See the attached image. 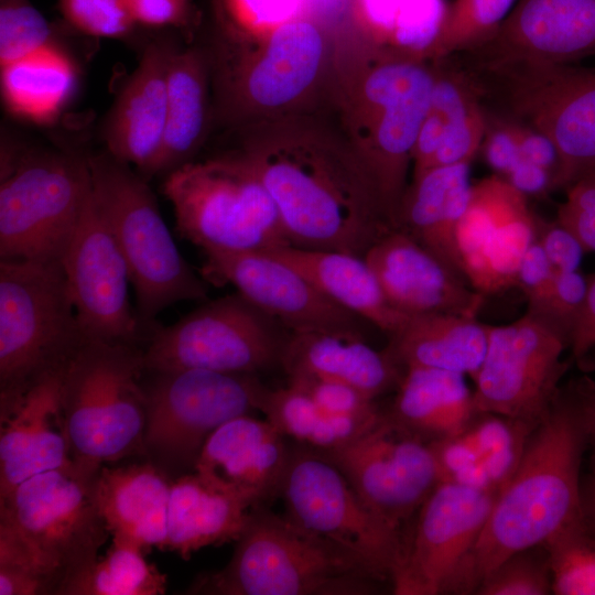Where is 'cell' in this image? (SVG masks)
Instances as JSON below:
<instances>
[{"mask_svg":"<svg viewBox=\"0 0 595 595\" xmlns=\"http://www.w3.org/2000/svg\"><path fill=\"white\" fill-rule=\"evenodd\" d=\"M321 454L371 511L399 530L442 482L430 443L388 413L351 442Z\"/></svg>","mask_w":595,"mask_h":595,"instance_id":"17","label":"cell"},{"mask_svg":"<svg viewBox=\"0 0 595 595\" xmlns=\"http://www.w3.org/2000/svg\"><path fill=\"white\" fill-rule=\"evenodd\" d=\"M565 348L567 340L529 312L508 325H489L485 357L473 378L476 411L537 426L569 368L561 360Z\"/></svg>","mask_w":595,"mask_h":595,"instance_id":"16","label":"cell"},{"mask_svg":"<svg viewBox=\"0 0 595 595\" xmlns=\"http://www.w3.org/2000/svg\"><path fill=\"white\" fill-rule=\"evenodd\" d=\"M556 595H595V536L585 521L544 542Z\"/></svg>","mask_w":595,"mask_h":595,"instance_id":"42","label":"cell"},{"mask_svg":"<svg viewBox=\"0 0 595 595\" xmlns=\"http://www.w3.org/2000/svg\"><path fill=\"white\" fill-rule=\"evenodd\" d=\"M144 453L158 463L194 464L209 435L227 421L259 411L267 387L257 375L205 369L149 372Z\"/></svg>","mask_w":595,"mask_h":595,"instance_id":"15","label":"cell"},{"mask_svg":"<svg viewBox=\"0 0 595 595\" xmlns=\"http://www.w3.org/2000/svg\"><path fill=\"white\" fill-rule=\"evenodd\" d=\"M216 33L230 39L264 35L312 11L305 0H216Z\"/></svg>","mask_w":595,"mask_h":595,"instance_id":"43","label":"cell"},{"mask_svg":"<svg viewBox=\"0 0 595 595\" xmlns=\"http://www.w3.org/2000/svg\"><path fill=\"white\" fill-rule=\"evenodd\" d=\"M262 252L288 262L333 302L389 336L410 317L389 304L375 273L361 256L291 245Z\"/></svg>","mask_w":595,"mask_h":595,"instance_id":"32","label":"cell"},{"mask_svg":"<svg viewBox=\"0 0 595 595\" xmlns=\"http://www.w3.org/2000/svg\"><path fill=\"white\" fill-rule=\"evenodd\" d=\"M166 585V575L140 548L112 538L106 554L72 577L58 595H161Z\"/></svg>","mask_w":595,"mask_h":595,"instance_id":"38","label":"cell"},{"mask_svg":"<svg viewBox=\"0 0 595 595\" xmlns=\"http://www.w3.org/2000/svg\"><path fill=\"white\" fill-rule=\"evenodd\" d=\"M267 419L234 418L204 443L194 472L210 482L264 504L280 495L290 447Z\"/></svg>","mask_w":595,"mask_h":595,"instance_id":"26","label":"cell"},{"mask_svg":"<svg viewBox=\"0 0 595 595\" xmlns=\"http://www.w3.org/2000/svg\"><path fill=\"white\" fill-rule=\"evenodd\" d=\"M537 426L498 414L477 412L466 428L464 433L475 447L495 488L501 490L507 484Z\"/></svg>","mask_w":595,"mask_h":595,"instance_id":"40","label":"cell"},{"mask_svg":"<svg viewBox=\"0 0 595 595\" xmlns=\"http://www.w3.org/2000/svg\"><path fill=\"white\" fill-rule=\"evenodd\" d=\"M290 335L239 292L205 301L177 322L154 327L145 371L205 369L257 375L277 364Z\"/></svg>","mask_w":595,"mask_h":595,"instance_id":"13","label":"cell"},{"mask_svg":"<svg viewBox=\"0 0 595 595\" xmlns=\"http://www.w3.org/2000/svg\"><path fill=\"white\" fill-rule=\"evenodd\" d=\"M518 191L528 195H541L553 191V174L532 162L521 159L510 171L504 176Z\"/></svg>","mask_w":595,"mask_h":595,"instance_id":"56","label":"cell"},{"mask_svg":"<svg viewBox=\"0 0 595 595\" xmlns=\"http://www.w3.org/2000/svg\"><path fill=\"white\" fill-rule=\"evenodd\" d=\"M595 56V0H517L500 26L452 57L575 64Z\"/></svg>","mask_w":595,"mask_h":595,"instance_id":"22","label":"cell"},{"mask_svg":"<svg viewBox=\"0 0 595 595\" xmlns=\"http://www.w3.org/2000/svg\"><path fill=\"white\" fill-rule=\"evenodd\" d=\"M364 258L389 304L405 315L476 317L484 303V294L398 229L376 241Z\"/></svg>","mask_w":595,"mask_h":595,"instance_id":"23","label":"cell"},{"mask_svg":"<svg viewBox=\"0 0 595 595\" xmlns=\"http://www.w3.org/2000/svg\"><path fill=\"white\" fill-rule=\"evenodd\" d=\"M582 411L591 472H595V382L587 377L571 381Z\"/></svg>","mask_w":595,"mask_h":595,"instance_id":"57","label":"cell"},{"mask_svg":"<svg viewBox=\"0 0 595 595\" xmlns=\"http://www.w3.org/2000/svg\"><path fill=\"white\" fill-rule=\"evenodd\" d=\"M279 497L290 520L391 582L405 536L371 511L324 455L301 444L290 448Z\"/></svg>","mask_w":595,"mask_h":595,"instance_id":"14","label":"cell"},{"mask_svg":"<svg viewBox=\"0 0 595 595\" xmlns=\"http://www.w3.org/2000/svg\"><path fill=\"white\" fill-rule=\"evenodd\" d=\"M288 376L310 375L343 382L370 399L399 386L403 369L390 354L365 342L360 332H290L281 364Z\"/></svg>","mask_w":595,"mask_h":595,"instance_id":"27","label":"cell"},{"mask_svg":"<svg viewBox=\"0 0 595 595\" xmlns=\"http://www.w3.org/2000/svg\"><path fill=\"white\" fill-rule=\"evenodd\" d=\"M144 347L85 339L66 365L61 386L72 459L98 470L144 453Z\"/></svg>","mask_w":595,"mask_h":595,"instance_id":"8","label":"cell"},{"mask_svg":"<svg viewBox=\"0 0 595 595\" xmlns=\"http://www.w3.org/2000/svg\"><path fill=\"white\" fill-rule=\"evenodd\" d=\"M434 78L431 62L363 41L360 48L336 50L326 98L336 125L377 184L393 227Z\"/></svg>","mask_w":595,"mask_h":595,"instance_id":"3","label":"cell"},{"mask_svg":"<svg viewBox=\"0 0 595 595\" xmlns=\"http://www.w3.org/2000/svg\"><path fill=\"white\" fill-rule=\"evenodd\" d=\"M87 159L93 197L127 261L141 322L153 328L169 306L205 302L207 281L178 250L148 180L107 150Z\"/></svg>","mask_w":595,"mask_h":595,"instance_id":"9","label":"cell"},{"mask_svg":"<svg viewBox=\"0 0 595 595\" xmlns=\"http://www.w3.org/2000/svg\"><path fill=\"white\" fill-rule=\"evenodd\" d=\"M90 194L87 155L24 151L0 183L1 260L62 262Z\"/></svg>","mask_w":595,"mask_h":595,"instance_id":"12","label":"cell"},{"mask_svg":"<svg viewBox=\"0 0 595 595\" xmlns=\"http://www.w3.org/2000/svg\"><path fill=\"white\" fill-rule=\"evenodd\" d=\"M225 567L201 574L191 594L360 595L379 582L359 561L260 504Z\"/></svg>","mask_w":595,"mask_h":595,"instance_id":"7","label":"cell"},{"mask_svg":"<svg viewBox=\"0 0 595 595\" xmlns=\"http://www.w3.org/2000/svg\"><path fill=\"white\" fill-rule=\"evenodd\" d=\"M177 47L171 40L150 42L119 91L104 126L107 151L151 178L166 123L167 69Z\"/></svg>","mask_w":595,"mask_h":595,"instance_id":"25","label":"cell"},{"mask_svg":"<svg viewBox=\"0 0 595 595\" xmlns=\"http://www.w3.org/2000/svg\"><path fill=\"white\" fill-rule=\"evenodd\" d=\"M64 20L76 31L96 37H130L137 24L120 0H57Z\"/></svg>","mask_w":595,"mask_h":595,"instance_id":"46","label":"cell"},{"mask_svg":"<svg viewBox=\"0 0 595 595\" xmlns=\"http://www.w3.org/2000/svg\"><path fill=\"white\" fill-rule=\"evenodd\" d=\"M47 20L29 0H0V65L21 61L52 44Z\"/></svg>","mask_w":595,"mask_h":595,"instance_id":"45","label":"cell"},{"mask_svg":"<svg viewBox=\"0 0 595 595\" xmlns=\"http://www.w3.org/2000/svg\"><path fill=\"white\" fill-rule=\"evenodd\" d=\"M98 470L77 464L47 470L1 497L0 564L33 572L58 595L94 563L110 534L95 496Z\"/></svg>","mask_w":595,"mask_h":595,"instance_id":"5","label":"cell"},{"mask_svg":"<svg viewBox=\"0 0 595 595\" xmlns=\"http://www.w3.org/2000/svg\"><path fill=\"white\" fill-rule=\"evenodd\" d=\"M516 2L517 0H454L446 8L426 61H440L477 45L500 26Z\"/></svg>","mask_w":595,"mask_h":595,"instance_id":"41","label":"cell"},{"mask_svg":"<svg viewBox=\"0 0 595 595\" xmlns=\"http://www.w3.org/2000/svg\"><path fill=\"white\" fill-rule=\"evenodd\" d=\"M171 482L152 463L101 466L95 480L99 511L112 538L144 553L164 550Z\"/></svg>","mask_w":595,"mask_h":595,"instance_id":"28","label":"cell"},{"mask_svg":"<svg viewBox=\"0 0 595 595\" xmlns=\"http://www.w3.org/2000/svg\"><path fill=\"white\" fill-rule=\"evenodd\" d=\"M589 277L580 270L555 273L543 321L553 326L569 343L582 314Z\"/></svg>","mask_w":595,"mask_h":595,"instance_id":"48","label":"cell"},{"mask_svg":"<svg viewBox=\"0 0 595 595\" xmlns=\"http://www.w3.org/2000/svg\"><path fill=\"white\" fill-rule=\"evenodd\" d=\"M73 71L52 43L34 54L1 67V88L12 111L42 119L66 98Z\"/></svg>","mask_w":595,"mask_h":595,"instance_id":"37","label":"cell"},{"mask_svg":"<svg viewBox=\"0 0 595 595\" xmlns=\"http://www.w3.org/2000/svg\"><path fill=\"white\" fill-rule=\"evenodd\" d=\"M500 491L441 482L416 512L391 578L396 595L447 594Z\"/></svg>","mask_w":595,"mask_h":595,"instance_id":"19","label":"cell"},{"mask_svg":"<svg viewBox=\"0 0 595 595\" xmlns=\"http://www.w3.org/2000/svg\"><path fill=\"white\" fill-rule=\"evenodd\" d=\"M259 411L285 437L321 453L351 442L382 415L381 412L367 418L328 414L307 393L290 382L279 389L267 387Z\"/></svg>","mask_w":595,"mask_h":595,"instance_id":"36","label":"cell"},{"mask_svg":"<svg viewBox=\"0 0 595 595\" xmlns=\"http://www.w3.org/2000/svg\"><path fill=\"white\" fill-rule=\"evenodd\" d=\"M137 25L186 28L192 23L191 0H120Z\"/></svg>","mask_w":595,"mask_h":595,"instance_id":"52","label":"cell"},{"mask_svg":"<svg viewBox=\"0 0 595 595\" xmlns=\"http://www.w3.org/2000/svg\"><path fill=\"white\" fill-rule=\"evenodd\" d=\"M64 370L0 401V498L34 475L75 464L61 405Z\"/></svg>","mask_w":595,"mask_h":595,"instance_id":"24","label":"cell"},{"mask_svg":"<svg viewBox=\"0 0 595 595\" xmlns=\"http://www.w3.org/2000/svg\"><path fill=\"white\" fill-rule=\"evenodd\" d=\"M176 229L202 251H269L290 245L278 208L235 150L192 161L164 177Z\"/></svg>","mask_w":595,"mask_h":595,"instance_id":"10","label":"cell"},{"mask_svg":"<svg viewBox=\"0 0 595 595\" xmlns=\"http://www.w3.org/2000/svg\"><path fill=\"white\" fill-rule=\"evenodd\" d=\"M488 328L470 316L414 315L390 335L386 350L403 369L426 367L474 378L485 357Z\"/></svg>","mask_w":595,"mask_h":595,"instance_id":"33","label":"cell"},{"mask_svg":"<svg viewBox=\"0 0 595 595\" xmlns=\"http://www.w3.org/2000/svg\"><path fill=\"white\" fill-rule=\"evenodd\" d=\"M477 595H548L552 575L543 545H537L505 559L479 584Z\"/></svg>","mask_w":595,"mask_h":595,"instance_id":"44","label":"cell"},{"mask_svg":"<svg viewBox=\"0 0 595 595\" xmlns=\"http://www.w3.org/2000/svg\"><path fill=\"white\" fill-rule=\"evenodd\" d=\"M569 348L573 360H582L595 348V273L589 275L585 304Z\"/></svg>","mask_w":595,"mask_h":595,"instance_id":"55","label":"cell"},{"mask_svg":"<svg viewBox=\"0 0 595 595\" xmlns=\"http://www.w3.org/2000/svg\"><path fill=\"white\" fill-rule=\"evenodd\" d=\"M85 339L61 261H0V401L64 370Z\"/></svg>","mask_w":595,"mask_h":595,"instance_id":"11","label":"cell"},{"mask_svg":"<svg viewBox=\"0 0 595 595\" xmlns=\"http://www.w3.org/2000/svg\"><path fill=\"white\" fill-rule=\"evenodd\" d=\"M429 108L445 122L443 140L430 169L470 164L482 147L487 126L486 112L477 96L459 84L445 83L434 89Z\"/></svg>","mask_w":595,"mask_h":595,"instance_id":"39","label":"cell"},{"mask_svg":"<svg viewBox=\"0 0 595 595\" xmlns=\"http://www.w3.org/2000/svg\"><path fill=\"white\" fill-rule=\"evenodd\" d=\"M288 377L290 383L307 393L328 414L367 418L380 413L372 399L343 382L310 375Z\"/></svg>","mask_w":595,"mask_h":595,"instance_id":"47","label":"cell"},{"mask_svg":"<svg viewBox=\"0 0 595 595\" xmlns=\"http://www.w3.org/2000/svg\"><path fill=\"white\" fill-rule=\"evenodd\" d=\"M582 507L585 523L595 536V472L582 482Z\"/></svg>","mask_w":595,"mask_h":595,"instance_id":"58","label":"cell"},{"mask_svg":"<svg viewBox=\"0 0 595 595\" xmlns=\"http://www.w3.org/2000/svg\"><path fill=\"white\" fill-rule=\"evenodd\" d=\"M212 61L214 121L235 129L317 109L327 96L337 44L310 11L257 37L215 33Z\"/></svg>","mask_w":595,"mask_h":595,"instance_id":"4","label":"cell"},{"mask_svg":"<svg viewBox=\"0 0 595 595\" xmlns=\"http://www.w3.org/2000/svg\"><path fill=\"white\" fill-rule=\"evenodd\" d=\"M309 4L310 9L313 11L314 7H322V6H331L335 2H338L339 0H305Z\"/></svg>","mask_w":595,"mask_h":595,"instance_id":"59","label":"cell"},{"mask_svg":"<svg viewBox=\"0 0 595 595\" xmlns=\"http://www.w3.org/2000/svg\"><path fill=\"white\" fill-rule=\"evenodd\" d=\"M214 121L212 61L207 46L176 48L167 69L162 149L151 173L166 176L195 160Z\"/></svg>","mask_w":595,"mask_h":595,"instance_id":"30","label":"cell"},{"mask_svg":"<svg viewBox=\"0 0 595 595\" xmlns=\"http://www.w3.org/2000/svg\"><path fill=\"white\" fill-rule=\"evenodd\" d=\"M509 122L516 133L521 158L549 170L553 174L554 188V180L559 170V156L552 141L536 130L512 121Z\"/></svg>","mask_w":595,"mask_h":595,"instance_id":"54","label":"cell"},{"mask_svg":"<svg viewBox=\"0 0 595 595\" xmlns=\"http://www.w3.org/2000/svg\"><path fill=\"white\" fill-rule=\"evenodd\" d=\"M235 149L271 195L291 246L364 257L393 230L370 173L317 110L241 127Z\"/></svg>","mask_w":595,"mask_h":595,"instance_id":"1","label":"cell"},{"mask_svg":"<svg viewBox=\"0 0 595 595\" xmlns=\"http://www.w3.org/2000/svg\"><path fill=\"white\" fill-rule=\"evenodd\" d=\"M586 451L584 420L570 382L531 433L447 594H475L508 556L585 521L581 466Z\"/></svg>","mask_w":595,"mask_h":595,"instance_id":"2","label":"cell"},{"mask_svg":"<svg viewBox=\"0 0 595 595\" xmlns=\"http://www.w3.org/2000/svg\"><path fill=\"white\" fill-rule=\"evenodd\" d=\"M388 414L410 432L432 442L464 432L477 411L465 375L408 367Z\"/></svg>","mask_w":595,"mask_h":595,"instance_id":"34","label":"cell"},{"mask_svg":"<svg viewBox=\"0 0 595 595\" xmlns=\"http://www.w3.org/2000/svg\"><path fill=\"white\" fill-rule=\"evenodd\" d=\"M486 118V132L480 149L487 164L497 174L506 176L522 159L516 133L508 120L488 112Z\"/></svg>","mask_w":595,"mask_h":595,"instance_id":"53","label":"cell"},{"mask_svg":"<svg viewBox=\"0 0 595 595\" xmlns=\"http://www.w3.org/2000/svg\"><path fill=\"white\" fill-rule=\"evenodd\" d=\"M555 272L537 240L529 247L519 266L517 285L528 302V312L542 317L552 291Z\"/></svg>","mask_w":595,"mask_h":595,"instance_id":"50","label":"cell"},{"mask_svg":"<svg viewBox=\"0 0 595 595\" xmlns=\"http://www.w3.org/2000/svg\"><path fill=\"white\" fill-rule=\"evenodd\" d=\"M202 277L231 284L255 306L290 332L349 329L360 332L359 316L323 294L288 262L262 251H203Z\"/></svg>","mask_w":595,"mask_h":595,"instance_id":"21","label":"cell"},{"mask_svg":"<svg viewBox=\"0 0 595 595\" xmlns=\"http://www.w3.org/2000/svg\"><path fill=\"white\" fill-rule=\"evenodd\" d=\"M364 43L404 57L426 61L442 25L444 0H348Z\"/></svg>","mask_w":595,"mask_h":595,"instance_id":"35","label":"cell"},{"mask_svg":"<svg viewBox=\"0 0 595 595\" xmlns=\"http://www.w3.org/2000/svg\"><path fill=\"white\" fill-rule=\"evenodd\" d=\"M484 110L548 137L559 156L554 190L595 175V66L454 60Z\"/></svg>","mask_w":595,"mask_h":595,"instance_id":"6","label":"cell"},{"mask_svg":"<svg viewBox=\"0 0 595 595\" xmlns=\"http://www.w3.org/2000/svg\"><path fill=\"white\" fill-rule=\"evenodd\" d=\"M556 220L572 231L586 252L595 251V175H587L565 188Z\"/></svg>","mask_w":595,"mask_h":595,"instance_id":"49","label":"cell"},{"mask_svg":"<svg viewBox=\"0 0 595 595\" xmlns=\"http://www.w3.org/2000/svg\"><path fill=\"white\" fill-rule=\"evenodd\" d=\"M470 186L469 163L432 167L412 177L394 223V229L413 238L466 282L456 230Z\"/></svg>","mask_w":595,"mask_h":595,"instance_id":"29","label":"cell"},{"mask_svg":"<svg viewBox=\"0 0 595 595\" xmlns=\"http://www.w3.org/2000/svg\"><path fill=\"white\" fill-rule=\"evenodd\" d=\"M537 217L527 196L495 173L470 186L456 230L468 284L486 295L517 285L521 260L536 240Z\"/></svg>","mask_w":595,"mask_h":595,"instance_id":"20","label":"cell"},{"mask_svg":"<svg viewBox=\"0 0 595 595\" xmlns=\"http://www.w3.org/2000/svg\"><path fill=\"white\" fill-rule=\"evenodd\" d=\"M258 505L196 472L182 475L171 482L164 550L188 560L206 547L236 541Z\"/></svg>","mask_w":595,"mask_h":595,"instance_id":"31","label":"cell"},{"mask_svg":"<svg viewBox=\"0 0 595 595\" xmlns=\"http://www.w3.org/2000/svg\"><path fill=\"white\" fill-rule=\"evenodd\" d=\"M536 240L555 273L580 270L584 253L581 241L566 227L537 218Z\"/></svg>","mask_w":595,"mask_h":595,"instance_id":"51","label":"cell"},{"mask_svg":"<svg viewBox=\"0 0 595 595\" xmlns=\"http://www.w3.org/2000/svg\"><path fill=\"white\" fill-rule=\"evenodd\" d=\"M62 264L86 339L145 346L154 327L145 326L131 305L127 261L93 193Z\"/></svg>","mask_w":595,"mask_h":595,"instance_id":"18","label":"cell"}]
</instances>
